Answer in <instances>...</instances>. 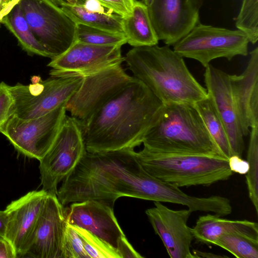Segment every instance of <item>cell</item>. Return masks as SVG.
Returning a JSON list of instances; mask_svg holds the SVG:
<instances>
[{
  "label": "cell",
  "mask_w": 258,
  "mask_h": 258,
  "mask_svg": "<svg viewBox=\"0 0 258 258\" xmlns=\"http://www.w3.org/2000/svg\"><path fill=\"white\" fill-rule=\"evenodd\" d=\"M164 104L135 77L87 120L80 122L87 152L135 148L159 117Z\"/></svg>",
  "instance_id": "cell-1"
},
{
  "label": "cell",
  "mask_w": 258,
  "mask_h": 258,
  "mask_svg": "<svg viewBox=\"0 0 258 258\" xmlns=\"http://www.w3.org/2000/svg\"><path fill=\"white\" fill-rule=\"evenodd\" d=\"M182 56L169 46L134 47L124 56L134 77L143 82L164 104H194L208 96Z\"/></svg>",
  "instance_id": "cell-2"
},
{
  "label": "cell",
  "mask_w": 258,
  "mask_h": 258,
  "mask_svg": "<svg viewBox=\"0 0 258 258\" xmlns=\"http://www.w3.org/2000/svg\"><path fill=\"white\" fill-rule=\"evenodd\" d=\"M142 144L144 148L160 153L226 159L209 134L194 104H164Z\"/></svg>",
  "instance_id": "cell-3"
},
{
  "label": "cell",
  "mask_w": 258,
  "mask_h": 258,
  "mask_svg": "<svg viewBox=\"0 0 258 258\" xmlns=\"http://www.w3.org/2000/svg\"><path fill=\"white\" fill-rule=\"evenodd\" d=\"M150 175L178 187L209 186L227 180L232 175L228 160L201 155L164 154L143 148L137 152Z\"/></svg>",
  "instance_id": "cell-4"
},
{
  "label": "cell",
  "mask_w": 258,
  "mask_h": 258,
  "mask_svg": "<svg viewBox=\"0 0 258 258\" xmlns=\"http://www.w3.org/2000/svg\"><path fill=\"white\" fill-rule=\"evenodd\" d=\"M249 42L246 34L239 29L200 23L173 45V50L182 57L198 61L206 68L216 58L231 60L238 55L247 56Z\"/></svg>",
  "instance_id": "cell-5"
},
{
  "label": "cell",
  "mask_w": 258,
  "mask_h": 258,
  "mask_svg": "<svg viewBox=\"0 0 258 258\" xmlns=\"http://www.w3.org/2000/svg\"><path fill=\"white\" fill-rule=\"evenodd\" d=\"M19 3L33 34L51 59L77 41V24L51 0H19Z\"/></svg>",
  "instance_id": "cell-6"
},
{
  "label": "cell",
  "mask_w": 258,
  "mask_h": 258,
  "mask_svg": "<svg viewBox=\"0 0 258 258\" xmlns=\"http://www.w3.org/2000/svg\"><path fill=\"white\" fill-rule=\"evenodd\" d=\"M86 151L80 121L66 115L54 142L39 160L42 189L57 195L58 184L74 170Z\"/></svg>",
  "instance_id": "cell-7"
},
{
  "label": "cell",
  "mask_w": 258,
  "mask_h": 258,
  "mask_svg": "<svg viewBox=\"0 0 258 258\" xmlns=\"http://www.w3.org/2000/svg\"><path fill=\"white\" fill-rule=\"evenodd\" d=\"M66 104L35 118L12 116L2 128L3 134L23 155L40 160L54 142L66 114Z\"/></svg>",
  "instance_id": "cell-8"
},
{
  "label": "cell",
  "mask_w": 258,
  "mask_h": 258,
  "mask_svg": "<svg viewBox=\"0 0 258 258\" xmlns=\"http://www.w3.org/2000/svg\"><path fill=\"white\" fill-rule=\"evenodd\" d=\"M82 84L66 104L80 122L89 118L132 78L121 64L82 77Z\"/></svg>",
  "instance_id": "cell-9"
},
{
  "label": "cell",
  "mask_w": 258,
  "mask_h": 258,
  "mask_svg": "<svg viewBox=\"0 0 258 258\" xmlns=\"http://www.w3.org/2000/svg\"><path fill=\"white\" fill-rule=\"evenodd\" d=\"M82 77H52L42 80V91L36 96L30 94L27 86L18 83L9 86L15 101V114L29 119L44 115L65 104L81 86Z\"/></svg>",
  "instance_id": "cell-10"
},
{
  "label": "cell",
  "mask_w": 258,
  "mask_h": 258,
  "mask_svg": "<svg viewBox=\"0 0 258 258\" xmlns=\"http://www.w3.org/2000/svg\"><path fill=\"white\" fill-rule=\"evenodd\" d=\"M121 45H97L76 41L67 51L51 59L50 77H83L120 65L124 61Z\"/></svg>",
  "instance_id": "cell-11"
},
{
  "label": "cell",
  "mask_w": 258,
  "mask_h": 258,
  "mask_svg": "<svg viewBox=\"0 0 258 258\" xmlns=\"http://www.w3.org/2000/svg\"><path fill=\"white\" fill-rule=\"evenodd\" d=\"M203 0H153L148 7L159 40L173 46L200 22Z\"/></svg>",
  "instance_id": "cell-12"
},
{
  "label": "cell",
  "mask_w": 258,
  "mask_h": 258,
  "mask_svg": "<svg viewBox=\"0 0 258 258\" xmlns=\"http://www.w3.org/2000/svg\"><path fill=\"white\" fill-rule=\"evenodd\" d=\"M155 206L145 213L156 234L161 239L171 258H194L190 251L194 239L187 222L191 213L187 209L174 210L161 202H154Z\"/></svg>",
  "instance_id": "cell-13"
},
{
  "label": "cell",
  "mask_w": 258,
  "mask_h": 258,
  "mask_svg": "<svg viewBox=\"0 0 258 258\" xmlns=\"http://www.w3.org/2000/svg\"><path fill=\"white\" fill-rule=\"evenodd\" d=\"M205 68L204 77L208 95L224 125L231 156L241 157L245 148L244 136L232 96L229 74L210 64Z\"/></svg>",
  "instance_id": "cell-14"
},
{
  "label": "cell",
  "mask_w": 258,
  "mask_h": 258,
  "mask_svg": "<svg viewBox=\"0 0 258 258\" xmlns=\"http://www.w3.org/2000/svg\"><path fill=\"white\" fill-rule=\"evenodd\" d=\"M67 226L64 206L56 195L48 194L23 257L63 258L62 247Z\"/></svg>",
  "instance_id": "cell-15"
},
{
  "label": "cell",
  "mask_w": 258,
  "mask_h": 258,
  "mask_svg": "<svg viewBox=\"0 0 258 258\" xmlns=\"http://www.w3.org/2000/svg\"><path fill=\"white\" fill-rule=\"evenodd\" d=\"M48 194L43 189L28 192L8 205L5 238L12 244L17 257H23L32 240Z\"/></svg>",
  "instance_id": "cell-16"
},
{
  "label": "cell",
  "mask_w": 258,
  "mask_h": 258,
  "mask_svg": "<svg viewBox=\"0 0 258 258\" xmlns=\"http://www.w3.org/2000/svg\"><path fill=\"white\" fill-rule=\"evenodd\" d=\"M67 223L85 229L117 250L125 235L114 215L113 208L94 200L74 202L64 208Z\"/></svg>",
  "instance_id": "cell-17"
},
{
  "label": "cell",
  "mask_w": 258,
  "mask_h": 258,
  "mask_svg": "<svg viewBox=\"0 0 258 258\" xmlns=\"http://www.w3.org/2000/svg\"><path fill=\"white\" fill-rule=\"evenodd\" d=\"M242 74L229 75L231 91L244 137L258 125V47L249 53Z\"/></svg>",
  "instance_id": "cell-18"
},
{
  "label": "cell",
  "mask_w": 258,
  "mask_h": 258,
  "mask_svg": "<svg viewBox=\"0 0 258 258\" xmlns=\"http://www.w3.org/2000/svg\"><path fill=\"white\" fill-rule=\"evenodd\" d=\"M191 231L197 241L215 244L221 235L231 233L258 238V224L247 220H231L208 214L199 217Z\"/></svg>",
  "instance_id": "cell-19"
},
{
  "label": "cell",
  "mask_w": 258,
  "mask_h": 258,
  "mask_svg": "<svg viewBox=\"0 0 258 258\" xmlns=\"http://www.w3.org/2000/svg\"><path fill=\"white\" fill-rule=\"evenodd\" d=\"M123 30L127 43L134 47L153 46L159 39L151 23L148 7L136 1L131 14L123 18Z\"/></svg>",
  "instance_id": "cell-20"
},
{
  "label": "cell",
  "mask_w": 258,
  "mask_h": 258,
  "mask_svg": "<svg viewBox=\"0 0 258 258\" xmlns=\"http://www.w3.org/2000/svg\"><path fill=\"white\" fill-rule=\"evenodd\" d=\"M57 5L76 24L124 33L123 18L116 14L110 11L102 14L91 12L86 10L81 3L71 5L63 0H58Z\"/></svg>",
  "instance_id": "cell-21"
},
{
  "label": "cell",
  "mask_w": 258,
  "mask_h": 258,
  "mask_svg": "<svg viewBox=\"0 0 258 258\" xmlns=\"http://www.w3.org/2000/svg\"><path fill=\"white\" fill-rule=\"evenodd\" d=\"M1 23L15 35L21 48L29 55L50 58L49 54L33 34L19 1L2 18Z\"/></svg>",
  "instance_id": "cell-22"
},
{
  "label": "cell",
  "mask_w": 258,
  "mask_h": 258,
  "mask_svg": "<svg viewBox=\"0 0 258 258\" xmlns=\"http://www.w3.org/2000/svg\"><path fill=\"white\" fill-rule=\"evenodd\" d=\"M209 134L218 146L223 155L228 160L231 150L224 125L214 104L208 95L194 104Z\"/></svg>",
  "instance_id": "cell-23"
},
{
  "label": "cell",
  "mask_w": 258,
  "mask_h": 258,
  "mask_svg": "<svg viewBox=\"0 0 258 258\" xmlns=\"http://www.w3.org/2000/svg\"><path fill=\"white\" fill-rule=\"evenodd\" d=\"M215 245L237 258H258V238L231 233L221 235Z\"/></svg>",
  "instance_id": "cell-24"
},
{
  "label": "cell",
  "mask_w": 258,
  "mask_h": 258,
  "mask_svg": "<svg viewBox=\"0 0 258 258\" xmlns=\"http://www.w3.org/2000/svg\"><path fill=\"white\" fill-rule=\"evenodd\" d=\"M247 161L249 169L245 174L248 196L258 213V125L250 128Z\"/></svg>",
  "instance_id": "cell-25"
},
{
  "label": "cell",
  "mask_w": 258,
  "mask_h": 258,
  "mask_svg": "<svg viewBox=\"0 0 258 258\" xmlns=\"http://www.w3.org/2000/svg\"><path fill=\"white\" fill-rule=\"evenodd\" d=\"M77 41L97 45H121L127 43L124 33L77 24Z\"/></svg>",
  "instance_id": "cell-26"
},
{
  "label": "cell",
  "mask_w": 258,
  "mask_h": 258,
  "mask_svg": "<svg viewBox=\"0 0 258 258\" xmlns=\"http://www.w3.org/2000/svg\"><path fill=\"white\" fill-rule=\"evenodd\" d=\"M235 26L245 33L249 42L254 44L258 40V0H243Z\"/></svg>",
  "instance_id": "cell-27"
},
{
  "label": "cell",
  "mask_w": 258,
  "mask_h": 258,
  "mask_svg": "<svg viewBox=\"0 0 258 258\" xmlns=\"http://www.w3.org/2000/svg\"><path fill=\"white\" fill-rule=\"evenodd\" d=\"M72 226L80 236L88 258H119L117 250L101 239L85 229Z\"/></svg>",
  "instance_id": "cell-28"
},
{
  "label": "cell",
  "mask_w": 258,
  "mask_h": 258,
  "mask_svg": "<svg viewBox=\"0 0 258 258\" xmlns=\"http://www.w3.org/2000/svg\"><path fill=\"white\" fill-rule=\"evenodd\" d=\"M63 258H88L78 233L73 226L68 224L63 247Z\"/></svg>",
  "instance_id": "cell-29"
},
{
  "label": "cell",
  "mask_w": 258,
  "mask_h": 258,
  "mask_svg": "<svg viewBox=\"0 0 258 258\" xmlns=\"http://www.w3.org/2000/svg\"><path fill=\"white\" fill-rule=\"evenodd\" d=\"M15 114V101L9 85L0 82V133L10 118Z\"/></svg>",
  "instance_id": "cell-30"
},
{
  "label": "cell",
  "mask_w": 258,
  "mask_h": 258,
  "mask_svg": "<svg viewBox=\"0 0 258 258\" xmlns=\"http://www.w3.org/2000/svg\"><path fill=\"white\" fill-rule=\"evenodd\" d=\"M101 5L113 13L122 18L129 16L136 0H97Z\"/></svg>",
  "instance_id": "cell-31"
},
{
  "label": "cell",
  "mask_w": 258,
  "mask_h": 258,
  "mask_svg": "<svg viewBox=\"0 0 258 258\" xmlns=\"http://www.w3.org/2000/svg\"><path fill=\"white\" fill-rule=\"evenodd\" d=\"M119 258H143L144 256L138 252L128 242L125 235L119 239L117 247Z\"/></svg>",
  "instance_id": "cell-32"
},
{
  "label": "cell",
  "mask_w": 258,
  "mask_h": 258,
  "mask_svg": "<svg viewBox=\"0 0 258 258\" xmlns=\"http://www.w3.org/2000/svg\"><path fill=\"white\" fill-rule=\"evenodd\" d=\"M228 165L232 172L240 174H246L249 169L247 161L237 155H232L229 157Z\"/></svg>",
  "instance_id": "cell-33"
},
{
  "label": "cell",
  "mask_w": 258,
  "mask_h": 258,
  "mask_svg": "<svg viewBox=\"0 0 258 258\" xmlns=\"http://www.w3.org/2000/svg\"><path fill=\"white\" fill-rule=\"evenodd\" d=\"M17 253L12 244L7 239L0 237V258H16Z\"/></svg>",
  "instance_id": "cell-34"
},
{
  "label": "cell",
  "mask_w": 258,
  "mask_h": 258,
  "mask_svg": "<svg viewBox=\"0 0 258 258\" xmlns=\"http://www.w3.org/2000/svg\"><path fill=\"white\" fill-rule=\"evenodd\" d=\"M78 3H81L86 10L91 12L102 14L108 11H106L97 0H79Z\"/></svg>",
  "instance_id": "cell-35"
},
{
  "label": "cell",
  "mask_w": 258,
  "mask_h": 258,
  "mask_svg": "<svg viewBox=\"0 0 258 258\" xmlns=\"http://www.w3.org/2000/svg\"><path fill=\"white\" fill-rule=\"evenodd\" d=\"M7 223L8 216L6 211H0V237L5 238Z\"/></svg>",
  "instance_id": "cell-36"
},
{
  "label": "cell",
  "mask_w": 258,
  "mask_h": 258,
  "mask_svg": "<svg viewBox=\"0 0 258 258\" xmlns=\"http://www.w3.org/2000/svg\"><path fill=\"white\" fill-rule=\"evenodd\" d=\"M192 253L194 255V258L198 257H227L228 256L222 255H217L211 252H208L200 251L199 250L193 249L192 251Z\"/></svg>",
  "instance_id": "cell-37"
},
{
  "label": "cell",
  "mask_w": 258,
  "mask_h": 258,
  "mask_svg": "<svg viewBox=\"0 0 258 258\" xmlns=\"http://www.w3.org/2000/svg\"><path fill=\"white\" fill-rule=\"evenodd\" d=\"M12 7L10 6L8 0H0V22Z\"/></svg>",
  "instance_id": "cell-38"
},
{
  "label": "cell",
  "mask_w": 258,
  "mask_h": 258,
  "mask_svg": "<svg viewBox=\"0 0 258 258\" xmlns=\"http://www.w3.org/2000/svg\"><path fill=\"white\" fill-rule=\"evenodd\" d=\"M54 3L57 5V2L58 0H51ZM65 1L66 3L71 4L75 5L78 3L79 0H63Z\"/></svg>",
  "instance_id": "cell-39"
},
{
  "label": "cell",
  "mask_w": 258,
  "mask_h": 258,
  "mask_svg": "<svg viewBox=\"0 0 258 258\" xmlns=\"http://www.w3.org/2000/svg\"><path fill=\"white\" fill-rule=\"evenodd\" d=\"M41 78L39 76H34L31 77V81L32 83H37L41 81Z\"/></svg>",
  "instance_id": "cell-40"
},
{
  "label": "cell",
  "mask_w": 258,
  "mask_h": 258,
  "mask_svg": "<svg viewBox=\"0 0 258 258\" xmlns=\"http://www.w3.org/2000/svg\"><path fill=\"white\" fill-rule=\"evenodd\" d=\"M153 0H140L142 3L146 5L147 7L150 6Z\"/></svg>",
  "instance_id": "cell-41"
},
{
  "label": "cell",
  "mask_w": 258,
  "mask_h": 258,
  "mask_svg": "<svg viewBox=\"0 0 258 258\" xmlns=\"http://www.w3.org/2000/svg\"><path fill=\"white\" fill-rule=\"evenodd\" d=\"M11 6H13L15 3L18 2L19 0H8Z\"/></svg>",
  "instance_id": "cell-42"
},
{
  "label": "cell",
  "mask_w": 258,
  "mask_h": 258,
  "mask_svg": "<svg viewBox=\"0 0 258 258\" xmlns=\"http://www.w3.org/2000/svg\"><path fill=\"white\" fill-rule=\"evenodd\" d=\"M0 26H1V23H0Z\"/></svg>",
  "instance_id": "cell-43"
},
{
  "label": "cell",
  "mask_w": 258,
  "mask_h": 258,
  "mask_svg": "<svg viewBox=\"0 0 258 258\" xmlns=\"http://www.w3.org/2000/svg\"><path fill=\"white\" fill-rule=\"evenodd\" d=\"M0 23H1V22H0Z\"/></svg>",
  "instance_id": "cell-44"
}]
</instances>
